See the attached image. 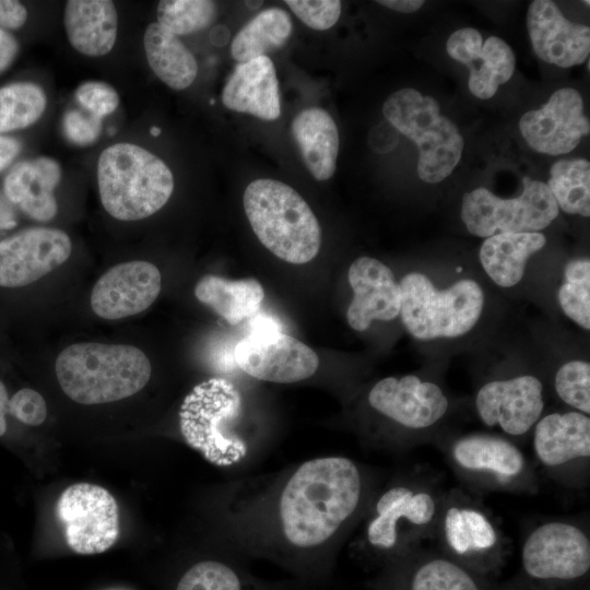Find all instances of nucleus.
Wrapping results in <instances>:
<instances>
[{
  "instance_id": "nucleus-1",
  "label": "nucleus",
  "mask_w": 590,
  "mask_h": 590,
  "mask_svg": "<svg viewBox=\"0 0 590 590\" xmlns=\"http://www.w3.org/2000/svg\"><path fill=\"white\" fill-rule=\"evenodd\" d=\"M236 510L240 553L267 558L310 587L328 578L340 541L363 518L375 489L341 456L307 460Z\"/></svg>"
},
{
  "instance_id": "nucleus-2",
  "label": "nucleus",
  "mask_w": 590,
  "mask_h": 590,
  "mask_svg": "<svg viewBox=\"0 0 590 590\" xmlns=\"http://www.w3.org/2000/svg\"><path fill=\"white\" fill-rule=\"evenodd\" d=\"M445 493L421 477L403 476L374 494L363 516L361 542L382 555L410 552L434 538Z\"/></svg>"
},
{
  "instance_id": "nucleus-3",
  "label": "nucleus",
  "mask_w": 590,
  "mask_h": 590,
  "mask_svg": "<svg viewBox=\"0 0 590 590\" xmlns=\"http://www.w3.org/2000/svg\"><path fill=\"white\" fill-rule=\"evenodd\" d=\"M152 373L148 356L132 345L76 343L57 357L63 392L81 404L118 401L139 392Z\"/></svg>"
},
{
  "instance_id": "nucleus-4",
  "label": "nucleus",
  "mask_w": 590,
  "mask_h": 590,
  "mask_svg": "<svg viewBox=\"0 0 590 590\" xmlns=\"http://www.w3.org/2000/svg\"><path fill=\"white\" fill-rule=\"evenodd\" d=\"M97 185L109 215L120 221H138L155 214L167 203L174 191V176L152 152L120 142L101 153Z\"/></svg>"
},
{
  "instance_id": "nucleus-5",
  "label": "nucleus",
  "mask_w": 590,
  "mask_h": 590,
  "mask_svg": "<svg viewBox=\"0 0 590 590\" xmlns=\"http://www.w3.org/2000/svg\"><path fill=\"white\" fill-rule=\"evenodd\" d=\"M243 203L253 233L274 256L304 264L318 255L319 222L295 189L279 180L256 179L245 189Z\"/></svg>"
},
{
  "instance_id": "nucleus-6",
  "label": "nucleus",
  "mask_w": 590,
  "mask_h": 590,
  "mask_svg": "<svg viewBox=\"0 0 590 590\" xmlns=\"http://www.w3.org/2000/svg\"><path fill=\"white\" fill-rule=\"evenodd\" d=\"M399 284L401 320L417 340L464 335L482 315L484 294L474 280L462 279L445 290H437L425 274L411 272Z\"/></svg>"
},
{
  "instance_id": "nucleus-7",
  "label": "nucleus",
  "mask_w": 590,
  "mask_h": 590,
  "mask_svg": "<svg viewBox=\"0 0 590 590\" xmlns=\"http://www.w3.org/2000/svg\"><path fill=\"white\" fill-rule=\"evenodd\" d=\"M390 125L418 150L417 174L429 184L446 179L458 165L463 138L457 126L440 115L438 102L414 88L393 92L384 103Z\"/></svg>"
},
{
  "instance_id": "nucleus-8",
  "label": "nucleus",
  "mask_w": 590,
  "mask_h": 590,
  "mask_svg": "<svg viewBox=\"0 0 590 590\" xmlns=\"http://www.w3.org/2000/svg\"><path fill=\"white\" fill-rule=\"evenodd\" d=\"M455 472L480 491L535 493L536 473L521 449L500 435L473 433L455 438L445 451Z\"/></svg>"
},
{
  "instance_id": "nucleus-9",
  "label": "nucleus",
  "mask_w": 590,
  "mask_h": 590,
  "mask_svg": "<svg viewBox=\"0 0 590 590\" xmlns=\"http://www.w3.org/2000/svg\"><path fill=\"white\" fill-rule=\"evenodd\" d=\"M241 396L226 379L212 378L197 385L180 408V429L186 441L214 463L232 460V451H245L233 437L232 421L238 417Z\"/></svg>"
},
{
  "instance_id": "nucleus-10",
  "label": "nucleus",
  "mask_w": 590,
  "mask_h": 590,
  "mask_svg": "<svg viewBox=\"0 0 590 590\" xmlns=\"http://www.w3.org/2000/svg\"><path fill=\"white\" fill-rule=\"evenodd\" d=\"M522 193L502 199L484 187L462 198L461 219L470 234L487 238L500 233H532L547 227L558 205L546 184L524 177Z\"/></svg>"
},
{
  "instance_id": "nucleus-11",
  "label": "nucleus",
  "mask_w": 590,
  "mask_h": 590,
  "mask_svg": "<svg viewBox=\"0 0 590 590\" xmlns=\"http://www.w3.org/2000/svg\"><path fill=\"white\" fill-rule=\"evenodd\" d=\"M234 358L247 375L278 384L307 379L319 366L315 351L262 317L255 319L250 333L236 344Z\"/></svg>"
},
{
  "instance_id": "nucleus-12",
  "label": "nucleus",
  "mask_w": 590,
  "mask_h": 590,
  "mask_svg": "<svg viewBox=\"0 0 590 590\" xmlns=\"http://www.w3.org/2000/svg\"><path fill=\"white\" fill-rule=\"evenodd\" d=\"M524 574L541 581L568 582L590 569V538L585 524L548 520L532 528L521 547Z\"/></svg>"
},
{
  "instance_id": "nucleus-13",
  "label": "nucleus",
  "mask_w": 590,
  "mask_h": 590,
  "mask_svg": "<svg viewBox=\"0 0 590 590\" xmlns=\"http://www.w3.org/2000/svg\"><path fill=\"white\" fill-rule=\"evenodd\" d=\"M536 461L556 481L578 487L586 483L590 464V417L577 411L553 412L533 426Z\"/></svg>"
},
{
  "instance_id": "nucleus-14",
  "label": "nucleus",
  "mask_w": 590,
  "mask_h": 590,
  "mask_svg": "<svg viewBox=\"0 0 590 590\" xmlns=\"http://www.w3.org/2000/svg\"><path fill=\"white\" fill-rule=\"evenodd\" d=\"M56 511L67 544L75 553L105 552L118 538V506L102 486L76 483L67 487L59 496Z\"/></svg>"
},
{
  "instance_id": "nucleus-15",
  "label": "nucleus",
  "mask_w": 590,
  "mask_h": 590,
  "mask_svg": "<svg viewBox=\"0 0 590 590\" xmlns=\"http://www.w3.org/2000/svg\"><path fill=\"white\" fill-rule=\"evenodd\" d=\"M434 538L461 560L498 556L507 542L488 511L461 489L445 493Z\"/></svg>"
},
{
  "instance_id": "nucleus-16",
  "label": "nucleus",
  "mask_w": 590,
  "mask_h": 590,
  "mask_svg": "<svg viewBox=\"0 0 590 590\" xmlns=\"http://www.w3.org/2000/svg\"><path fill=\"white\" fill-rule=\"evenodd\" d=\"M367 402L394 426L417 435L436 426L449 409L444 390L415 375L377 381L367 394Z\"/></svg>"
},
{
  "instance_id": "nucleus-17",
  "label": "nucleus",
  "mask_w": 590,
  "mask_h": 590,
  "mask_svg": "<svg viewBox=\"0 0 590 590\" xmlns=\"http://www.w3.org/2000/svg\"><path fill=\"white\" fill-rule=\"evenodd\" d=\"M479 418L511 437L529 434L544 411V388L533 375L491 380L476 392Z\"/></svg>"
},
{
  "instance_id": "nucleus-18",
  "label": "nucleus",
  "mask_w": 590,
  "mask_h": 590,
  "mask_svg": "<svg viewBox=\"0 0 590 590\" xmlns=\"http://www.w3.org/2000/svg\"><path fill=\"white\" fill-rule=\"evenodd\" d=\"M71 251V239L61 229H22L0 240V286L30 285L64 263Z\"/></svg>"
},
{
  "instance_id": "nucleus-19",
  "label": "nucleus",
  "mask_w": 590,
  "mask_h": 590,
  "mask_svg": "<svg viewBox=\"0 0 590 590\" xmlns=\"http://www.w3.org/2000/svg\"><path fill=\"white\" fill-rule=\"evenodd\" d=\"M519 129L528 144L548 155L567 154L590 132L580 93L570 87L554 92L547 103L527 111Z\"/></svg>"
},
{
  "instance_id": "nucleus-20",
  "label": "nucleus",
  "mask_w": 590,
  "mask_h": 590,
  "mask_svg": "<svg viewBox=\"0 0 590 590\" xmlns=\"http://www.w3.org/2000/svg\"><path fill=\"white\" fill-rule=\"evenodd\" d=\"M161 288V272L153 263L128 261L113 267L97 280L91 306L101 318L121 319L149 308Z\"/></svg>"
},
{
  "instance_id": "nucleus-21",
  "label": "nucleus",
  "mask_w": 590,
  "mask_h": 590,
  "mask_svg": "<svg viewBox=\"0 0 590 590\" xmlns=\"http://www.w3.org/2000/svg\"><path fill=\"white\" fill-rule=\"evenodd\" d=\"M527 27L533 51L547 63L570 68L589 57V26L567 20L551 0L531 2Z\"/></svg>"
},
{
  "instance_id": "nucleus-22",
  "label": "nucleus",
  "mask_w": 590,
  "mask_h": 590,
  "mask_svg": "<svg viewBox=\"0 0 590 590\" xmlns=\"http://www.w3.org/2000/svg\"><path fill=\"white\" fill-rule=\"evenodd\" d=\"M446 49L452 59L469 68V88L477 98L493 97L514 74V51L500 37L491 36L483 43L477 30L464 27L450 35Z\"/></svg>"
},
{
  "instance_id": "nucleus-23",
  "label": "nucleus",
  "mask_w": 590,
  "mask_h": 590,
  "mask_svg": "<svg viewBox=\"0 0 590 590\" xmlns=\"http://www.w3.org/2000/svg\"><path fill=\"white\" fill-rule=\"evenodd\" d=\"M347 280L353 299L346 319L352 329L365 331L374 320L390 321L400 315L401 288L388 266L359 257L350 266Z\"/></svg>"
},
{
  "instance_id": "nucleus-24",
  "label": "nucleus",
  "mask_w": 590,
  "mask_h": 590,
  "mask_svg": "<svg viewBox=\"0 0 590 590\" xmlns=\"http://www.w3.org/2000/svg\"><path fill=\"white\" fill-rule=\"evenodd\" d=\"M222 103L231 110L250 114L262 120L278 119L281 105L272 60L262 56L238 63L224 85Z\"/></svg>"
},
{
  "instance_id": "nucleus-25",
  "label": "nucleus",
  "mask_w": 590,
  "mask_h": 590,
  "mask_svg": "<svg viewBox=\"0 0 590 590\" xmlns=\"http://www.w3.org/2000/svg\"><path fill=\"white\" fill-rule=\"evenodd\" d=\"M60 179L59 163L39 156L14 164L4 177L3 192L28 217L48 222L58 211L54 192Z\"/></svg>"
},
{
  "instance_id": "nucleus-26",
  "label": "nucleus",
  "mask_w": 590,
  "mask_h": 590,
  "mask_svg": "<svg viewBox=\"0 0 590 590\" xmlns=\"http://www.w3.org/2000/svg\"><path fill=\"white\" fill-rule=\"evenodd\" d=\"M63 24L71 46L84 56H104L116 43L118 14L113 1L69 0Z\"/></svg>"
},
{
  "instance_id": "nucleus-27",
  "label": "nucleus",
  "mask_w": 590,
  "mask_h": 590,
  "mask_svg": "<svg viewBox=\"0 0 590 590\" xmlns=\"http://www.w3.org/2000/svg\"><path fill=\"white\" fill-rule=\"evenodd\" d=\"M292 134L309 173L317 180L330 179L337 166L339 131L333 118L318 107L299 111Z\"/></svg>"
},
{
  "instance_id": "nucleus-28",
  "label": "nucleus",
  "mask_w": 590,
  "mask_h": 590,
  "mask_svg": "<svg viewBox=\"0 0 590 590\" xmlns=\"http://www.w3.org/2000/svg\"><path fill=\"white\" fill-rule=\"evenodd\" d=\"M546 244L542 233H500L487 237L479 257L489 279L498 286L511 287L523 278L529 258Z\"/></svg>"
},
{
  "instance_id": "nucleus-29",
  "label": "nucleus",
  "mask_w": 590,
  "mask_h": 590,
  "mask_svg": "<svg viewBox=\"0 0 590 590\" xmlns=\"http://www.w3.org/2000/svg\"><path fill=\"white\" fill-rule=\"evenodd\" d=\"M143 46L149 66L167 86L180 91L193 83L196 58L177 35L153 22L144 32Z\"/></svg>"
},
{
  "instance_id": "nucleus-30",
  "label": "nucleus",
  "mask_w": 590,
  "mask_h": 590,
  "mask_svg": "<svg viewBox=\"0 0 590 590\" xmlns=\"http://www.w3.org/2000/svg\"><path fill=\"white\" fill-rule=\"evenodd\" d=\"M194 295L229 324L235 326L260 309L264 291L261 283L252 278L233 281L206 274L197 283Z\"/></svg>"
},
{
  "instance_id": "nucleus-31",
  "label": "nucleus",
  "mask_w": 590,
  "mask_h": 590,
  "mask_svg": "<svg viewBox=\"0 0 590 590\" xmlns=\"http://www.w3.org/2000/svg\"><path fill=\"white\" fill-rule=\"evenodd\" d=\"M292 30V20L285 10L269 8L258 13L236 34L231 54L239 63L268 56L286 44Z\"/></svg>"
},
{
  "instance_id": "nucleus-32",
  "label": "nucleus",
  "mask_w": 590,
  "mask_h": 590,
  "mask_svg": "<svg viewBox=\"0 0 590 590\" xmlns=\"http://www.w3.org/2000/svg\"><path fill=\"white\" fill-rule=\"evenodd\" d=\"M547 187L558 209L585 217L590 215V163L587 160H560L554 163Z\"/></svg>"
},
{
  "instance_id": "nucleus-33",
  "label": "nucleus",
  "mask_w": 590,
  "mask_h": 590,
  "mask_svg": "<svg viewBox=\"0 0 590 590\" xmlns=\"http://www.w3.org/2000/svg\"><path fill=\"white\" fill-rule=\"evenodd\" d=\"M47 97L33 82L17 81L0 86V134L26 129L44 114Z\"/></svg>"
},
{
  "instance_id": "nucleus-34",
  "label": "nucleus",
  "mask_w": 590,
  "mask_h": 590,
  "mask_svg": "<svg viewBox=\"0 0 590 590\" xmlns=\"http://www.w3.org/2000/svg\"><path fill=\"white\" fill-rule=\"evenodd\" d=\"M409 590H481L473 576L453 558L433 556L410 576Z\"/></svg>"
},
{
  "instance_id": "nucleus-35",
  "label": "nucleus",
  "mask_w": 590,
  "mask_h": 590,
  "mask_svg": "<svg viewBox=\"0 0 590 590\" xmlns=\"http://www.w3.org/2000/svg\"><path fill=\"white\" fill-rule=\"evenodd\" d=\"M565 282L557 299L564 314L585 330L590 329V260L573 259L564 269Z\"/></svg>"
},
{
  "instance_id": "nucleus-36",
  "label": "nucleus",
  "mask_w": 590,
  "mask_h": 590,
  "mask_svg": "<svg viewBox=\"0 0 590 590\" xmlns=\"http://www.w3.org/2000/svg\"><path fill=\"white\" fill-rule=\"evenodd\" d=\"M216 13L215 2L210 0H162L157 23L177 36L188 35L208 27Z\"/></svg>"
},
{
  "instance_id": "nucleus-37",
  "label": "nucleus",
  "mask_w": 590,
  "mask_h": 590,
  "mask_svg": "<svg viewBox=\"0 0 590 590\" xmlns=\"http://www.w3.org/2000/svg\"><path fill=\"white\" fill-rule=\"evenodd\" d=\"M554 389L557 397L574 411L590 413V365L574 359L563 364L556 371Z\"/></svg>"
},
{
  "instance_id": "nucleus-38",
  "label": "nucleus",
  "mask_w": 590,
  "mask_h": 590,
  "mask_svg": "<svg viewBox=\"0 0 590 590\" xmlns=\"http://www.w3.org/2000/svg\"><path fill=\"white\" fill-rule=\"evenodd\" d=\"M285 3L302 22L316 31L332 27L341 14L338 0H286Z\"/></svg>"
},
{
  "instance_id": "nucleus-39",
  "label": "nucleus",
  "mask_w": 590,
  "mask_h": 590,
  "mask_svg": "<svg viewBox=\"0 0 590 590\" xmlns=\"http://www.w3.org/2000/svg\"><path fill=\"white\" fill-rule=\"evenodd\" d=\"M75 97L91 115L99 119L114 113L119 105L117 91L102 81H87L80 84L75 91Z\"/></svg>"
},
{
  "instance_id": "nucleus-40",
  "label": "nucleus",
  "mask_w": 590,
  "mask_h": 590,
  "mask_svg": "<svg viewBox=\"0 0 590 590\" xmlns=\"http://www.w3.org/2000/svg\"><path fill=\"white\" fill-rule=\"evenodd\" d=\"M8 413L23 424L37 426L47 417V405L39 392L24 388L9 400Z\"/></svg>"
},
{
  "instance_id": "nucleus-41",
  "label": "nucleus",
  "mask_w": 590,
  "mask_h": 590,
  "mask_svg": "<svg viewBox=\"0 0 590 590\" xmlns=\"http://www.w3.org/2000/svg\"><path fill=\"white\" fill-rule=\"evenodd\" d=\"M101 119L85 115L79 110H69L63 117V129L67 138L79 145L93 143L101 133Z\"/></svg>"
},
{
  "instance_id": "nucleus-42",
  "label": "nucleus",
  "mask_w": 590,
  "mask_h": 590,
  "mask_svg": "<svg viewBox=\"0 0 590 590\" xmlns=\"http://www.w3.org/2000/svg\"><path fill=\"white\" fill-rule=\"evenodd\" d=\"M27 19V8L21 1L0 0V28L12 33L23 27Z\"/></svg>"
},
{
  "instance_id": "nucleus-43",
  "label": "nucleus",
  "mask_w": 590,
  "mask_h": 590,
  "mask_svg": "<svg viewBox=\"0 0 590 590\" xmlns=\"http://www.w3.org/2000/svg\"><path fill=\"white\" fill-rule=\"evenodd\" d=\"M20 50V45L13 33L0 28V73L12 66Z\"/></svg>"
},
{
  "instance_id": "nucleus-44",
  "label": "nucleus",
  "mask_w": 590,
  "mask_h": 590,
  "mask_svg": "<svg viewBox=\"0 0 590 590\" xmlns=\"http://www.w3.org/2000/svg\"><path fill=\"white\" fill-rule=\"evenodd\" d=\"M21 151L22 144L16 138L0 134V174L15 161Z\"/></svg>"
},
{
  "instance_id": "nucleus-45",
  "label": "nucleus",
  "mask_w": 590,
  "mask_h": 590,
  "mask_svg": "<svg viewBox=\"0 0 590 590\" xmlns=\"http://www.w3.org/2000/svg\"><path fill=\"white\" fill-rule=\"evenodd\" d=\"M377 3L391 10L402 13H413L420 10L424 1L422 0H379Z\"/></svg>"
},
{
  "instance_id": "nucleus-46",
  "label": "nucleus",
  "mask_w": 590,
  "mask_h": 590,
  "mask_svg": "<svg viewBox=\"0 0 590 590\" xmlns=\"http://www.w3.org/2000/svg\"><path fill=\"white\" fill-rule=\"evenodd\" d=\"M9 400L7 388L0 380V436L7 432L5 414L8 413Z\"/></svg>"
},
{
  "instance_id": "nucleus-47",
  "label": "nucleus",
  "mask_w": 590,
  "mask_h": 590,
  "mask_svg": "<svg viewBox=\"0 0 590 590\" xmlns=\"http://www.w3.org/2000/svg\"><path fill=\"white\" fill-rule=\"evenodd\" d=\"M244 3L251 10H257L262 5V1H245Z\"/></svg>"
},
{
  "instance_id": "nucleus-48",
  "label": "nucleus",
  "mask_w": 590,
  "mask_h": 590,
  "mask_svg": "<svg viewBox=\"0 0 590 590\" xmlns=\"http://www.w3.org/2000/svg\"><path fill=\"white\" fill-rule=\"evenodd\" d=\"M151 133H152V135L157 137L161 133V129L157 128V127H152L151 128Z\"/></svg>"
},
{
  "instance_id": "nucleus-49",
  "label": "nucleus",
  "mask_w": 590,
  "mask_h": 590,
  "mask_svg": "<svg viewBox=\"0 0 590 590\" xmlns=\"http://www.w3.org/2000/svg\"><path fill=\"white\" fill-rule=\"evenodd\" d=\"M583 3H586L589 7V1H583Z\"/></svg>"
}]
</instances>
